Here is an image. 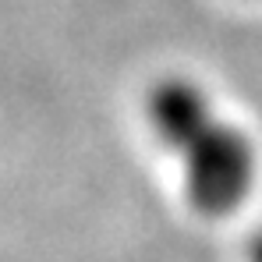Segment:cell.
<instances>
[{"label":"cell","instance_id":"obj_1","mask_svg":"<svg viewBox=\"0 0 262 262\" xmlns=\"http://www.w3.org/2000/svg\"><path fill=\"white\" fill-rule=\"evenodd\" d=\"M184 191L195 213L230 216L252 191L255 181V149L248 135L234 124H213L184 152Z\"/></svg>","mask_w":262,"mask_h":262},{"label":"cell","instance_id":"obj_2","mask_svg":"<svg viewBox=\"0 0 262 262\" xmlns=\"http://www.w3.org/2000/svg\"><path fill=\"white\" fill-rule=\"evenodd\" d=\"M149 124L170 152H184L216 124V114L209 96L195 82L163 78L149 92Z\"/></svg>","mask_w":262,"mask_h":262},{"label":"cell","instance_id":"obj_3","mask_svg":"<svg viewBox=\"0 0 262 262\" xmlns=\"http://www.w3.org/2000/svg\"><path fill=\"white\" fill-rule=\"evenodd\" d=\"M248 262H262V234H255L248 245Z\"/></svg>","mask_w":262,"mask_h":262}]
</instances>
